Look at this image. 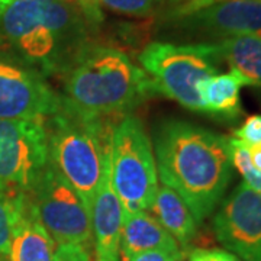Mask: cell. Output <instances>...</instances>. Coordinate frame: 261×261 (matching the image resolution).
I'll list each match as a JSON object with an SVG mask.
<instances>
[{
	"label": "cell",
	"mask_w": 261,
	"mask_h": 261,
	"mask_svg": "<svg viewBox=\"0 0 261 261\" xmlns=\"http://www.w3.org/2000/svg\"><path fill=\"white\" fill-rule=\"evenodd\" d=\"M185 254H187L183 248H157L149 250L130 257L126 261H181Z\"/></svg>",
	"instance_id": "603a6c76"
},
{
	"label": "cell",
	"mask_w": 261,
	"mask_h": 261,
	"mask_svg": "<svg viewBox=\"0 0 261 261\" xmlns=\"http://www.w3.org/2000/svg\"><path fill=\"white\" fill-rule=\"evenodd\" d=\"M177 247H180L177 241L160 225L149 211H140L123 216L119 241L121 261H126L140 252L149 250Z\"/></svg>",
	"instance_id": "5bb4252c"
},
{
	"label": "cell",
	"mask_w": 261,
	"mask_h": 261,
	"mask_svg": "<svg viewBox=\"0 0 261 261\" xmlns=\"http://www.w3.org/2000/svg\"><path fill=\"white\" fill-rule=\"evenodd\" d=\"M0 261H5V260H3V257H0Z\"/></svg>",
	"instance_id": "f1b7e54d"
},
{
	"label": "cell",
	"mask_w": 261,
	"mask_h": 261,
	"mask_svg": "<svg viewBox=\"0 0 261 261\" xmlns=\"http://www.w3.org/2000/svg\"><path fill=\"white\" fill-rule=\"evenodd\" d=\"M233 138L240 140L245 145H261V115L248 116L244 123L233 130Z\"/></svg>",
	"instance_id": "7402d4cb"
},
{
	"label": "cell",
	"mask_w": 261,
	"mask_h": 261,
	"mask_svg": "<svg viewBox=\"0 0 261 261\" xmlns=\"http://www.w3.org/2000/svg\"><path fill=\"white\" fill-rule=\"evenodd\" d=\"M53 261H96V255L92 252V245L87 244H60Z\"/></svg>",
	"instance_id": "44dd1931"
},
{
	"label": "cell",
	"mask_w": 261,
	"mask_h": 261,
	"mask_svg": "<svg viewBox=\"0 0 261 261\" xmlns=\"http://www.w3.org/2000/svg\"><path fill=\"white\" fill-rule=\"evenodd\" d=\"M28 197L38 222L57 245L93 244L89 211L51 159L39 173Z\"/></svg>",
	"instance_id": "52a82bcc"
},
{
	"label": "cell",
	"mask_w": 261,
	"mask_h": 261,
	"mask_svg": "<svg viewBox=\"0 0 261 261\" xmlns=\"http://www.w3.org/2000/svg\"><path fill=\"white\" fill-rule=\"evenodd\" d=\"M247 86L243 77L235 73H224L207 77L197 86L203 113L222 121H235L241 116V87Z\"/></svg>",
	"instance_id": "9a60e30c"
},
{
	"label": "cell",
	"mask_w": 261,
	"mask_h": 261,
	"mask_svg": "<svg viewBox=\"0 0 261 261\" xmlns=\"http://www.w3.org/2000/svg\"><path fill=\"white\" fill-rule=\"evenodd\" d=\"M89 215L96 261H121L119 241L123 225V207L113 190L109 168L97 187Z\"/></svg>",
	"instance_id": "7c38bea8"
},
{
	"label": "cell",
	"mask_w": 261,
	"mask_h": 261,
	"mask_svg": "<svg viewBox=\"0 0 261 261\" xmlns=\"http://www.w3.org/2000/svg\"><path fill=\"white\" fill-rule=\"evenodd\" d=\"M173 19L190 34L261 39V0H193Z\"/></svg>",
	"instance_id": "8fae6325"
},
{
	"label": "cell",
	"mask_w": 261,
	"mask_h": 261,
	"mask_svg": "<svg viewBox=\"0 0 261 261\" xmlns=\"http://www.w3.org/2000/svg\"><path fill=\"white\" fill-rule=\"evenodd\" d=\"M226 140L232 167L237 168V171L243 176L244 183L247 186L261 193V171L252 166L248 147L233 137H226Z\"/></svg>",
	"instance_id": "d6986e66"
},
{
	"label": "cell",
	"mask_w": 261,
	"mask_h": 261,
	"mask_svg": "<svg viewBox=\"0 0 261 261\" xmlns=\"http://www.w3.org/2000/svg\"><path fill=\"white\" fill-rule=\"evenodd\" d=\"M187 261H241L222 248H195L187 251Z\"/></svg>",
	"instance_id": "cb8c5ba5"
},
{
	"label": "cell",
	"mask_w": 261,
	"mask_h": 261,
	"mask_svg": "<svg viewBox=\"0 0 261 261\" xmlns=\"http://www.w3.org/2000/svg\"><path fill=\"white\" fill-rule=\"evenodd\" d=\"M159 93L148 74L121 49L89 45L63 74L61 102L92 118L129 113Z\"/></svg>",
	"instance_id": "3957f363"
},
{
	"label": "cell",
	"mask_w": 261,
	"mask_h": 261,
	"mask_svg": "<svg viewBox=\"0 0 261 261\" xmlns=\"http://www.w3.org/2000/svg\"><path fill=\"white\" fill-rule=\"evenodd\" d=\"M25 196H9L0 192V257H8L12 232L25 202Z\"/></svg>",
	"instance_id": "ac0fdd59"
},
{
	"label": "cell",
	"mask_w": 261,
	"mask_h": 261,
	"mask_svg": "<svg viewBox=\"0 0 261 261\" xmlns=\"http://www.w3.org/2000/svg\"><path fill=\"white\" fill-rule=\"evenodd\" d=\"M75 3L82 9L86 19L89 20V23L94 25V23L102 20V13L99 9L100 0H75Z\"/></svg>",
	"instance_id": "d4e9b609"
},
{
	"label": "cell",
	"mask_w": 261,
	"mask_h": 261,
	"mask_svg": "<svg viewBox=\"0 0 261 261\" xmlns=\"http://www.w3.org/2000/svg\"><path fill=\"white\" fill-rule=\"evenodd\" d=\"M106 118H92L67 108L60 99L45 119L48 154L90 211L97 187L111 164L113 128Z\"/></svg>",
	"instance_id": "277c9868"
},
{
	"label": "cell",
	"mask_w": 261,
	"mask_h": 261,
	"mask_svg": "<svg viewBox=\"0 0 261 261\" xmlns=\"http://www.w3.org/2000/svg\"><path fill=\"white\" fill-rule=\"evenodd\" d=\"M248 151H250L252 166L261 171V145H251V147H248Z\"/></svg>",
	"instance_id": "484cf974"
},
{
	"label": "cell",
	"mask_w": 261,
	"mask_h": 261,
	"mask_svg": "<svg viewBox=\"0 0 261 261\" xmlns=\"http://www.w3.org/2000/svg\"><path fill=\"white\" fill-rule=\"evenodd\" d=\"M148 211L167 231L177 244L187 252V247L197 235V222L195 221L186 202L166 185L157 189L155 197Z\"/></svg>",
	"instance_id": "2e32d148"
},
{
	"label": "cell",
	"mask_w": 261,
	"mask_h": 261,
	"mask_svg": "<svg viewBox=\"0 0 261 261\" xmlns=\"http://www.w3.org/2000/svg\"><path fill=\"white\" fill-rule=\"evenodd\" d=\"M173 2H193V0H173Z\"/></svg>",
	"instance_id": "83f0119b"
},
{
	"label": "cell",
	"mask_w": 261,
	"mask_h": 261,
	"mask_svg": "<svg viewBox=\"0 0 261 261\" xmlns=\"http://www.w3.org/2000/svg\"><path fill=\"white\" fill-rule=\"evenodd\" d=\"M10 0H0V10L3 9V8H5V6H6V5H8V3H9Z\"/></svg>",
	"instance_id": "4316f807"
},
{
	"label": "cell",
	"mask_w": 261,
	"mask_h": 261,
	"mask_svg": "<svg viewBox=\"0 0 261 261\" xmlns=\"http://www.w3.org/2000/svg\"><path fill=\"white\" fill-rule=\"evenodd\" d=\"M109 174L123 216L148 211L159 189V173L151 140L135 115L123 116L113 126Z\"/></svg>",
	"instance_id": "8992f818"
},
{
	"label": "cell",
	"mask_w": 261,
	"mask_h": 261,
	"mask_svg": "<svg viewBox=\"0 0 261 261\" xmlns=\"http://www.w3.org/2000/svg\"><path fill=\"white\" fill-rule=\"evenodd\" d=\"M87 25L71 0H10L0 10L2 39L45 77L64 74L90 45Z\"/></svg>",
	"instance_id": "7a4b0ae2"
},
{
	"label": "cell",
	"mask_w": 261,
	"mask_h": 261,
	"mask_svg": "<svg viewBox=\"0 0 261 261\" xmlns=\"http://www.w3.org/2000/svg\"><path fill=\"white\" fill-rule=\"evenodd\" d=\"M138 61L159 93L189 111L203 113L197 86L218 74L222 60L214 42L178 45L154 41L142 49Z\"/></svg>",
	"instance_id": "5b68a950"
},
{
	"label": "cell",
	"mask_w": 261,
	"mask_h": 261,
	"mask_svg": "<svg viewBox=\"0 0 261 261\" xmlns=\"http://www.w3.org/2000/svg\"><path fill=\"white\" fill-rule=\"evenodd\" d=\"M157 173L193 215L197 225L214 214L231 185L233 167L226 137L180 119H168L154 135Z\"/></svg>",
	"instance_id": "6da1fadb"
},
{
	"label": "cell",
	"mask_w": 261,
	"mask_h": 261,
	"mask_svg": "<svg viewBox=\"0 0 261 261\" xmlns=\"http://www.w3.org/2000/svg\"><path fill=\"white\" fill-rule=\"evenodd\" d=\"M48 159L45 119H0L2 193H29Z\"/></svg>",
	"instance_id": "ba28073f"
},
{
	"label": "cell",
	"mask_w": 261,
	"mask_h": 261,
	"mask_svg": "<svg viewBox=\"0 0 261 261\" xmlns=\"http://www.w3.org/2000/svg\"><path fill=\"white\" fill-rule=\"evenodd\" d=\"M212 229L241 261H261V193L240 183L215 209Z\"/></svg>",
	"instance_id": "30bf717a"
},
{
	"label": "cell",
	"mask_w": 261,
	"mask_h": 261,
	"mask_svg": "<svg viewBox=\"0 0 261 261\" xmlns=\"http://www.w3.org/2000/svg\"><path fill=\"white\" fill-rule=\"evenodd\" d=\"M111 10L130 16H148L155 8L157 0H100Z\"/></svg>",
	"instance_id": "ffe728a7"
},
{
	"label": "cell",
	"mask_w": 261,
	"mask_h": 261,
	"mask_svg": "<svg viewBox=\"0 0 261 261\" xmlns=\"http://www.w3.org/2000/svg\"><path fill=\"white\" fill-rule=\"evenodd\" d=\"M56 247L54 240L32 212L27 193L12 232L8 261H53Z\"/></svg>",
	"instance_id": "4fadbf2b"
},
{
	"label": "cell",
	"mask_w": 261,
	"mask_h": 261,
	"mask_svg": "<svg viewBox=\"0 0 261 261\" xmlns=\"http://www.w3.org/2000/svg\"><path fill=\"white\" fill-rule=\"evenodd\" d=\"M60 94L47 77L20 58L0 53V119H47Z\"/></svg>",
	"instance_id": "9c48e42d"
},
{
	"label": "cell",
	"mask_w": 261,
	"mask_h": 261,
	"mask_svg": "<svg viewBox=\"0 0 261 261\" xmlns=\"http://www.w3.org/2000/svg\"><path fill=\"white\" fill-rule=\"evenodd\" d=\"M221 60L243 77L247 86L261 87V39L255 37L221 38L214 42Z\"/></svg>",
	"instance_id": "e0dca14e"
}]
</instances>
